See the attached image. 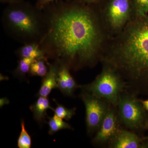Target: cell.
Here are the masks:
<instances>
[{
    "label": "cell",
    "instance_id": "cell-1",
    "mask_svg": "<svg viewBox=\"0 0 148 148\" xmlns=\"http://www.w3.org/2000/svg\"><path fill=\"white\" fill-rule=\"evenodd\" d=\"M42 10L45 29L39 45L48 59L75 71L101 62L110 38L97 6L57 0Z\"/></svg>",
    "mask_w": 148,
    "mask_h": 148
},
{
    "label": "cell",
    "instance_id": "cell-2",
    "mask_svg": "<svg viewBox=\"0 0 148 148\" xmlns=\"http://www.w3.org/2000/svg\"><path fill=\"white\" fill-rule=\"evenodd\" d=\"M118 73L126 89L137 94L148 85V15L134 16L109 39L101 62Z\"/></svg>",
    "mask_w": 148,
    "mask_h": 148
},
{
    "label": "cell",
    "instance_id": "cell-3",
    "mask_svg": "<svg viewBox=\"0 0 148 148\" xmlns=\"http://www.w3.org/2000/svg\"><path fill=\"white\" fill-rule=\"evenodd\" d=\"M1 22L9 36L23 44L39 43L45 29L42 10L25 1L8 4L3 11Z\"/></svg>",
    "mask_w": 148,
    "mask_h": 148
},
{
    "label": "cell",
    "instance_id": "cell-4",
    "mask_svg": "<svg viewBox=\"0 0 148 148\" xmlns=\"http://www.w3.org/2000/svg\"><path fill=\"white\" fill-rule=\"evenodd\" d=\"M95 5L110 38L119 34L135 16L133 0H104Z\"/></svg>",
    "mask_w": 148,
    "mask_h": 148
},
{
    "label": "cell",
    "instance_id": "cell-5",
    "mask_svg": "<svg viewBox=\"0 0 148 148\" xmlns=\"http://www.w3.org/2000/svg\"><path fill=\"white\" fill-rule=\"evenodd\" d=\"M102 65V71L94 80L88 84L79 85V88L116 106L122 92L126 89L125 83L112 66L106 64Z\"/></svg>",
    "mask_w": 148,
    "mask_h": 148
},
{
    "label": "cell",
    "instance_id": "cell-6",
    "mask_svg": "<svg viewBox=\"0 0 148 148\" xmlns=\"http://www.w3.org/2000/svg\"><path fill=\"white\" fill-rule=\"evenodd\" d=\"M116 107L120 122L127 129L134 132L146 125L145 109L135 93L123 90Z\"/></svg>",
    "mask_w": 148,
    "mask_h": 148
},
{
    "label": "cell",
    "instance_id": "cell-7",
    "mask_svg": "<svg viewBox=\"0 0 148 148\" xmlns=\"http://www.w3.org/2000/svg\"><path fill=\"white\" fill-rule=\"evenodd\" d=\"M80 97L86 110V124L88 134L96 133L111 106L108 101L82 90Z\"/></svg>",
    "mask_w": 148,
    "mask_h": 148
},
{
    "label": "cell",
    "instance_id": "cell-8",
    "mask_svg": "<svg viewBox=\"0 0 148 148\" xmlns=\"http://www.w3.org/2000/svg\"><path fill=\"white\" fill-rule=\"evenodd\" d=\"M121 125L116 106L111 105L100 128L92 139V144L98 146H109L121 128Z\"/></svg>",
    "mask_w": 148,
    "mask_h": 148
},
{
    "label": "cell",
    "instance_id": "cell-9",
    "mask_svg": "<svg viewBox=\"0 0 148 148\" xmlns=\"http://www.w3.org/2000/svg\"><path fill=\"white\" fill-rule=\"evenodd\" d=\"M145 140L133 131L121 128L108 146L111 148H146L148 145Z\"/></svg>",
    "mask_w": 148,
    "mask_h": 148
},
{
    "label": "cell",
    "instance_id": "cell-10",
    "mask_svg": "<svg viewBox=\"0 0 148 148\" xmlns=\"http://www.w3.org/2000/svg\"><path fill=\"white\" fill-rule=\"evenodd\" d=\"M70 69L65 64H60L57 77L58 88L64 95L72 97L79 88L70 73Z\"/></svg>",
    "mask_w": 148,
    "mask_h": 148
},
{
    "label": "cell",
    "instance_id": "cell-11",
    "mask_svg": "<svg viewBox=\"0 0 148 148\" xmlns=\"http://www.w3.org/2000/svg\"><path fill=\"white\" fill-rule=\"evenodd\" d=\"M60 63L54 61L49 65V70L45 77L43 78L41 85L38 92V95L47 97L53 89L58 88L57 77Z\"/></svg>",
    "mask_w": 148,
    "mask_h": 148
},
{
    "label": "cell",
    "instance_id": "cell-12",
    "mask_svg": "<svg viewBox=\"0 0 148 148\" xmlns=\"http://www.w3.org/2000/svg\"><path fill=\"white\" fill-rule=\"evenodd\" d=\"M33 112L34 119L39 124H42L46 122L47 116V112L48 109L53 111L54 109L51 106L49 99L47 97L39 96L38 100L30 107Z\"/></svg>",
    "mask_w": 148,
    "mask_h": 148
},
{
    "label": "cell",
    "instance_id": "cell-13",
    "mask_svg": "<svg viewBox=\"0 0 148 148\" xmlns=\"http://www.w3.org/2000/svg\"><path fill=\"white\" fill-rule=\"evenodd\" d=\"M16 54L20 58H32L33 60L47 58L39 43L33 42L24 44L16 51Z\"/></svg>",
    "mask_w": 148,
    "mask_h": 148
},
{
    "label": "cell",
    "instance_id": "cell-14",
    "mask_svg": "<svg viewBox=\"0 0 148 148\" xmlns=\"http://www.w3.org/2000/svg\"><path fill=\"white\" fill-rule=\"evenodd\" d=\"M49 63L48 62L47 58H43L36 59L33 61L30 67L29 75L31 76H38L43 78L47 73L49 67L47 65Z\"/></svg>",
    "mask_w": 148,
    "mask_h": 148
},
{
    "label": "cell",
    "instance_id": "cell-15",
    "mask_svg": "<svg viewBox=\"0 0 148 148\" xmlns=\"http://www.w3.org/2000/svg\"><path fill=\"white\" fill-rule=\"evenodd\" d=\"M49 134L53 135L59 130L63 129H73L72 126L68 123L54 114L53 116L49 117Z\"/></svg>",
    "mask_w": 148,
    "mask_h": 148
},
{
    "label": "cell",
    "instance_id": "cell-16",
    "mask_svg": "<svg viewBox=\"0 0 148 148\" xmlns=\"http://www.w3.org/2000/svg\"><path fill=\"white\" fill-rule=\"evenodd\" d=\"M34 60L30 58H20L17 67L13 72L14 76L20 79L25 77L29 74L31 65Z\"/></svg>",
    "mask_w": 148,
    "mask_h": 148
},
{
    "label": "cell",
    "instance_id": "cell-17",
    "mask_svg": "<svg viewBox=\"0 0 148 148\" xmlns=\"http://www.w3.org/2000/svg\"><path fill=\"white\" fill-rule=\"evenodd\" d=\"M21 131L17 140V147L18 148H30L32 147V138L27 132L23 120L21 121Z\"/></svg>",
    "mask_w": 148,
    "mask_h": 148
},
{
    "label": "cell",
    "instance_id": "cell-18",
    "mask_svg": "<svg viewBox=\"0 0 148 148\" xmlns=\"http://www.w3.org/2000/svg\"><path fill=\"white\" fill-rule=\"evenodd\" d=\"M56 107L53 110L54 114L57 116L63 119L66 121L69 120L75 115V114L76 108L68 109L63 105L59 104L55 100Z\"/></svg>",
    "mask_w": 148,
    "mask_h": 148
},
{
    "label": "cell",
    "instance_id": "cell-19",
    "mask_svg": "<svg viewBox=\"0 0 148 148\" xmlns=\"http://www.w3.org/2000/svg\"><path fill=\"white\" fill-rule=\"evenodd\" d=\"M135 16L148 15V0H133Z\"/></svg>",
    "mask_w": 148,
    "mask_h": 148
},
{
    "label": "cell",
    "instance_id": "cell-20",
    "mask_svg": "<svg viewBox=\"0 0 148 148\" xmlns=\"http://www.w3.org/2000/svg\"><path fill=\"white\" fill-rule=\"evenodd\" d=\"M56 1H57V0H36V5L38 8L41 10H42V9L46 5L51 3L53 2Z\"/></svg>",
    "mask_w": 148,
    "mask_h": 148
},
{
    "label": "cell",
    "instance_id": "cell-21",
    "mask_svg": "<svg viewBox=\"0 0 148 148\" xmlns=\"http://www.w3.org/2000/svg\"><path fill=\"white\" fill-rule=\"evenodd\" d=\"M78 1L85 4L95 5L99 4L104 0H78Z\"/></svg>",
    "mask_w": 148,
    "mask_h": 148
},
{
    "label": "cell",
    "instance_id": "cell-22",
    "mask_svg": "<svg viewBox=\"0 0 148 148\" xmlns=\"http://www.w3.org/2000/svg\"><path fill=\"white\" fill-rule=\"evenodd\" d=\"M9 103V101L6 97L1 98V99H0V106H1V108H2L5 105H8Z\"/></svg>",
    "mask_w": 148,
    "mask_h": 148
},
{
    "label": "cell",
    "instance_id": "cell-23",
    "mask_svg": "<svg viewBox=\"0 0 148 148\" xmlns=\"http://www.w3.org/2000/svg\"><path fill=\"white\" fill-rule=\"evenodd\" d=\"M25 0H0V2L1 3L8 4L11 3L18 2L24 1Z\"/></svg>",
    "mask_w": 148,
    "mask_h": 148
},
{
    "label": "cell",
    "instance_id": "cell-24",
    "mask_svg": "<svg viewBox=\"0 0 148 148\" xmlns=\"http://www.w3.org/2000/svg\"><path fill=\"white\" fill-rule=\"evenodd\" d=\"M141 103L143 104V107L145 109L147 110L148 111V100H145V101H141L140 100Z\"/></svg>",
    "mask_w": 148,
    "mask_h": 148
},
{
    "label": "cell",
    "instance_id": "cell-25",
    "mask_svg": "<svg viewBox=\"0 0 148 148\" xmlns=\"http://www.w3.org/2000/svg\"><path fill=\"white\" fill-rule=\"evenodd\" d=\"M146 126L148 128V121L146 122Z\"/></svg>",
    "mask_w": 148,
    "mask_h": 148
}]
</instances>
